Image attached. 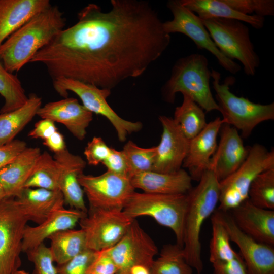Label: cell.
<instances>
[{"instance_id":"cell-44","label":"cell","mask_w":274,"mask_h":274,"mask_svg":"<svg viewBox=\"0 0 274 274\" xmlns=\"http://www.w3.org/2000/svg\"><path fill=\"white\" fill-rule=\"evenodd\" d=\"M212 265L213 274H248L239 254L231 260L214 263Z\"/></svg>"},{"instance_id":"cell-41","label":"cell","mask_w":274,"mask_h":274,"mask_svg":"<svg viewBox=\"0 0 274 274\" xmlns=\"http://www.w3.org/2000/svg\"><path fill=\"white\" fill-rule=\"evenodd\" d=\"M107 171L129 177V167L126 158L122 151L114 148L107 158L102 163Z\"/></svg>"},{"instance_id":"cell-8","label":"cell","mask_w":274,"mask_h":274,"mask_svg":"<svg viewBox=\"0 0 274 274\" xmlns=\"http://www.w3.org/2000/svg\"><path fill=\"white\" fill-rule=\"evenodd\" d=\"M274 168L273 149L268 151L255 144L249 148L243 164L234 173L219 182V206L217 210L228 212L248 198L250 186L261 173Z\"/></svg>"},{"instance_id":"cell-42","label":"cell","mask_w":274,"mask_h":274,"mask_svg":"<svg viewBox=\"0 0 274 274\" xmlns=\"http://www.w3.org/2000/svg\"><path fill=\"white\" fill-rule=\"evenodd\" d=\"M118 269L111 257L104 250L97 255L89 267L87 274H116Z\"/></svg>"},{"instance_id":"cell-16","label":"cell","mask_w":274,"mask_h":274,"mask_svg":"<svg viewBox=\"0 0 274 274\" xmlns=\"http://www.w3.org/2000/svg\"><path fill=\"white\" fill-rule=\"evenodd\" d=\"M163 131L156 146L152 171L172 173L181 168L186 156L189 140L184 135L173 118L160 116Z\"/></svg>"},{"instance_id":"cell-23","label":"cell","mask_w":274,"mask_h":274,"mask_svg":"<svg viewBox=\"0 0 274 274\" xmlns=\"http://www.w3.org/2000/svg\"><path fill=\"white\" fill-rule=\"evenodd\" d=\"M133 187L144 192L163 194H187L192 189V178L184 169L172 173L148 171L130 177Z\"/></svg>"},{"instance_id":"cell-2","label":"cell","mask_w":274,"mask_h":274,"mask_svg":"<svg viewBox=\"0 0 274 274\" xmlns=\"http://www.w3.org/2000/svg\"><path fill=\"white\" fill-rule=\"evenodd\" d=\"M65 24L66 19L56 5L51 4L33 16L0 45V60L5 68L11 73L19 71Z\"/></svg>"},{"instance_id":"cell-11","label":"cell","mask_w":274,"mask_h":274,"mask_svg":"<svg viewBox=\"0 0 274 274\" xmlns=\"http://www.w3.org/2000/svg\"><path fill=\"white\" fill-rule=\"evenodd\" d=\"M133 219L122 209H88L79 224L88 249L100 251L111 248L123 236Z\"/></svg>"},{"instance_id":"cell-47","label":"cell","mask_w":274,"mask_h":274,"mask_svg":"<svg viewBox=\"0 0 274 274\" xmlns=\"http://www.w3.org/2000/svg\"><path fill=\"white\" fill-rule=\"evenodd\" d=\"M129 274H150V269L148 267L141 265H136L130 268Z\"/></svg>"},{"instance_id":"cell-48","label":"cell","mask_w":274,"mask_h":274,"mask_svg":"<svg viewBox=\"0 0 274 274\" xmlns=\"http://www.w3.org/2000/svg\"><path fill=\"white\" fill-rule=\"evenodd\" d=\"M5 197H7L6 193L5 192V191L3 189L2 185H1L0 183V201L3 199L4 198H5Z\"/></svg>"},{"instance_id":"cell-7","label":"cell","mask_w":274,"mask_h":274,"mask_svg":"<svg viewBox=\"0 0 274 274\" xmlns=\"http://www.w3.org/2000/svg\"><path fill=\"white\" fill-rule=\"evenodd\" d=\"M201 20L221 52L231 60L239 61L247 76H254L260 65V58L251 41L249 27L243 22L232 19Z\"/></svg>"},{"instance_id":"cell-34","label":"cell","mask_w":274,"mask_h":274,"mask_svg":"<svg viewBox=\"0 0 274 274\" xmlns=\"http://www.w3.org/2000/svg\"><path fill=\"white\" fill-rule=\"evenodd\" d=\"M212 236L210 244V261L212 264L235 258L238 253L231 247L228 233L214 212L211 218Z\"/></svg>"},{"instance_id":"cell-21","label":"cell","mask_w":274,"mask_h":274,"mask_svg":"<svg viewBox=\"0 0 274 274\" xmlns=\"http://www.w3.org/2000/svg\"><path fill=\"white\" fill-rule=\"evenodd\" d=\"M228 212L243 232L259 242L273 246L274 210L256 207L247 199Z\"/></svg>"},{"instance_id":"cell-22","label":"cell","mask_w":274,"mask_h":274,"mask_svg":"<svg viewBox=\"0 0 274 274\" xmlns=\"http://www.w3.org/2000/svg\"><path fill=\"white\" fill-rule=\"evenodd\" d=\"M86 213L74 209H66L63 207L36 226H30L27 224L24 231L22 252L26 253L38 246L58 232L73 229Z\"/></svg>"},{"instance_id":"cell-49","label":"cell","mask_w":274,"mask_h":274,"mask_svg":"<svg viewBox=\"0 0 274 274\" xmlns=\"http://www.w3.org/2000/svg\"><path fill=\"white\" fill-rule=\"evenodd\" d=\"M13 274H29V273L24 270L19 269L15 272Z\"/></svg>"},{"instance_id":"cell-1","label":"cell","mask_w":274,"mask_h":274,"mask_svg":"<svg viewBox=\"0 0 274 274\" xmlns=\"http://www.w3.org/2000/svg\"><path fill=\"white\" fill-rule=\"evenodd\" d=\"M103 10L89 4L77 21L39 50L30 63L43 64L52 80L66 78L111 90L141 76L164 52L170 36L150 3L111 0Z\"/></svg>"},{"instance_id":"cell-50","label":"cell","mask_w":274,"mask_h":274,"mask_svg":"<svg viewBox=\"0 0 274 274\" xmlns=\"http://www.w3.org/2000/svg\"><path fill=\"white\" fill-rule=\"evenodd\" d=\"M116 274H125V273H117Z\"/></svg>"},{"instance_id":"cell-35","label":"cell","mask_w":274,"mask_h":274,"mask_svg":"<svg viewBox=\"0 0 274 274\" xmlns=\"http://www.w3.org/2000/svg\"><path fill=\"white\" fill-rule=\"evenodd\" d=\"M248 199L256 207L274 210V168L261 173L254 179L249 189Z\"/></svg>"},{"instance_id":"cell-10","label":"cell","mask_w":274,"mask_h":274,"mask_svg":"<svg viewBox=\"0 0 274 274\" xmlns=\"http://www.w3.org/2000/svg\"><path fill=\"white\" fill-rule=\"evenodd\" d=\"M28 221L16 198L7 197L0 201V274H13L19 270Z\"/></svg>"},{"instance_id":"cell-5","label":"cell","mask_w":274,"mask_h":274,"mask_svg":"<svg viewBox=\"0 0 274 274\" xmlns=\"http://www.w3.org/2000/svg\"><path fill=\"white\" fill-rule=\"evenodd\" d=\"M211 78L224 123L240 130L242 137L248 138L259 123L274 119L273 102L266 105L254 103L234 94L229 88L235 82V79L232 76L226 77L221 83V74L212 69Z\"/></svg>"},{"instance_id":"cell-40","label":"cell","mask_w":274,"mask_h":274,"mask_svg":"<svg viewBox=\"0 0 274 274\" xmlns=\"http://www.w3.org/2000/svg\"><path fill=\"white\" fill-rule=\"evenodd\" d=\"M111 149L101 137L94 136L87 143L84 154L89 165L96 166L107 158Z\"/></svg>"},{"instance_id":"cell-25","label":"cell","mask_w":274,"mask_h":274,"mask_svg":"<svg viewBox=\"0 0 274 274\" xmlns=\"http://www.w3.org/2000/svg\"><path fill=\"white\" fill-rule=\"evenodd\" d=\"M16 198L28 220L37 224L64 204L63 195L59 190L25 188Z\"/></svg>"},{"instance_id":"cell-15","label":"cell","mask_w":274,"mask_h":274,"mask_svg":"<svg viewBox=\"0 0 274 274\" xmlns=\"http://www.w3.org/2000/svg\"><path fill=\"white\" fill-rule=\"evenodd\" d=\"M215 212L226 229L230 241L239 249L248 274H274V248L259 242L238 228L229 212Z\"/></svg>"},{"instance_id":"cell-30","label":"cell","mask_w":274,"mask_h":274,"mask_svg":"<svg viewBox=\"0 0 274 274\" xmlns=\"http://www.w3.org/2000/svg\"><path fill=\"white\" fill-rule=\"evenodd\" d=\"M183 96V102L176 107L173 119L184 135L190 140L197 135L208 123L203 110L188 96Z\"/></svg>"},{"instance_id":"cell-43","label":"cell","mask_w":274,"mask_h":274,"mask_svg":"<svg viewBox=\"0 0 274 274\" xmlns=\"http://www.w3.org/2000/svg\"><path fill=\"white\" fill-rule=\"evenodd\" d=\"M27 147L26 142L20 140L0 145V169L13 161Z\"/></svg>"},{"instance_id":"cell-4","label":"cell","mask_w":274,"mask_h":274,"mask_svg":"<svg viewBox=\"0 0 274 274\" xmlns=\"http://www.w3.org/2000/svg\"><path fill=\"white\" fill-rule=\"evenodd\" d=\"M211 71L206 57L194 53L179 58L173 66L170 76L163 85L161 93L167 102H175L176 95L181 93L192 98L206 112L220 111L211 92Z\"/></svg>"},{"instance_id":"cell-19","label":"cell","mask_w":274,"mask_h":274,"mask_svg":"<svg viewBox=\"0 0 274 274\" xmlns=\"http://www.w3.org/2000/svg\"><path fill=\"white\" fill-rule=\"evenodd\" d=\"M53 158L59 168V190L64 204L72 209L87 213L84 191L79 182V176L83 173L86 162L80 156L74 155L66 148L54 154Z\"/></svg>"},{"instance_id":"cell-27","label":"cell","mask_w":274,"mask_h":274,"mask_svg":"<svg viewBox=\"0 0 274 274\" xmlns=\"http://www.w3.org/2000/svg\"><path fill=\"white\" fill-rule=\"evenodd\" d=\"M182 4L201 19L221 18L237 20L249 24L256 29L264 25L265 18L256 15H247L231 8L223 0H181Z\"/></svg>"},{"instance_id":"cell-29","label":"cell","mask_w":274,"mask_h":274,"mask_svg":"<svg viewBox=\"0 0 274 274\" xmlns=\"http://www.w3.org/2000/svg\"><path fill=\"white\" fill-rule=\"evenodd\" d=\"M54 262L63 264L88 249L85 233L81 229H70L58 232L48 238Z\"/></svg>"},{"instance_id":"cell-33","label":"cell","mask_w":274,"mask_h":274,"mask_svg":"<svg viewBox=\"0 0 274 274\" xmlns=\"http://www.w3.org/2000/svg\"><path fill=\"white\" fill-rule=\"evenodd\" d=\"M0 95L4 99L0 113L11 112L21 107L28 99L19 79L8 72L1 60Z\"/></svg>"},{"instance_id":"cell-6","label":"cell","mask_w":274,"mask_h":274,"mask_svg":"<svg viewBox=\"0 0 274 274\" xmlns=\"http://www.w3.org/2000/svg\"><path fill=\"white\" fill-rule=\"evenodd\" d=\"M188 194H163L136 192L131 195L123 210L132 219L150 216L158 224L170 229L176 244L183 247V226Z\"/></svg>"},{"instance_id":"cell-3","label":"cell","mask_w":274,"mask_h":274,"mask_svg":"<svg viewBox=\"0 0 274 274\" xmlns=\"http://www.w3.org/2000/svg\"><path fill=\"white\" fill-rule=\"evenodd\" d=\"M198 181V185L187 193L183 249L187 262L195 269L197 274H201L203 264L201 257V229L219 203L220 187L219 181L211 169L204 171Z\"/></svg>"},{"instance_id":"cell-26","label":"cell","mask_w":274,"mask_h":274,"mask_svg":"<svg viewBox=\"0 0 274 274\" xmlns=\"http://www.w3.org/2000/svg\"><path fill=\"white\" fill-rule=\"evenodd\" d=\"M41 154L38 147H27L13 161L0 169V183L7 197H17L24 188Z\"/></svg>"},{"instance_id":"cell-31","label":"cell","mask_w":274,"mask_h":274,"mask_svg":"<svg viewBox=\"0 0 274 274\" xmlns=\"http://www.w3.org/2000/svg\"><path fill=\"white\" fill-rule=\"evenodd\" d=\"M59 168L56 161L45 151L41 153L38 159L32 173L24 184V188L59 191Z\"/></svg>"},{"instance_id":"cell-13","label":"cell","mask_w":274,"mask_h":274,"mask_svg":"<svg viewBox=\"0 0 274 274\" xmlns=\"http://www.w3.org/2000/svg\"><path fill=\"white\" fill-rule=\"evenodd\" d=\"M90 208L123 210L135 191L130 178L107 171L98 176H79Z\"/></svg>"},{"instance_id":"cell-17","label":"cell","mask_w":274,"mask_h":274,"mask_svg":"<svg viewBox=\"0 0 274 274\" xmlns=\"http://www.w3.org/2000/svg\"><path fill=\"white\" fill-rule=\"evenodd\" d=\"M220 140L211 160L212 169L219 182L234 173L246 159L249 148L234 127L224 123L220 129Z\"/></svg>"},{"instance_id":"cell-14","label":"cell","mask_w":274,"mask_h":274,"mask_svg":"<svg viewBox=\"0 0 274 274\" xmlns=\"http://www.w3.org/2000/svg\"><path fill=\"white\" fill-rule=\"evenodd\" d=\"M111 257L118 273L129 274L130 268L136 265L150 270L158 250L155 242L133 219L127 231L114 246L104 250Z\"/></svg>"},{"instance_id":"cell-36","label":"cell","mask_w":274,"mask_h":274,"mask_svg":"<svg viewBox=\"0 0 274 274\" xmlns=\"http://www.w3.org/2000/svg\"><path fill=\"white\" fill-rule=\"evenodd\" d=\"M122 151L127 161L129 178L136 173L153 170L156 146L142 148L129 141L124 146Z\"/></svg>"},{"instance_id":"cell-38","label":"cell","mask_w":274,"mask_h":274,"mask_svg":"<svg viewBox=\"0 0 274 274\" xmlns=\"http://www.w3.org/2000/svg\"><path fill=\"white\" fill-rule=\"evenodd\" d=\"M26 253L34 265V274H58L50 248L44 243Z\"/></svg>"},{"instance_id":"cell-28","label":"cell","mask_w":274,"mask_h":274,"mask_svg":"<svg viewBox=\"0 0 274 274\" xmlns=\"http://www.w3.org/2000/svg\"><path fill=\"white\" fill-rule=\"evenodd\" d=\"M41 106V98L31 93L21 107L11 112L0 113V145L14 140L16 136L37 115Z\"/></svg>"},{"instance_id":"cell-24","label":"cell","mask_w":274,"mask_h":274,"mask_svg":"<svg viewBox=\"0 0 274 274\" xmlns=\"http://www.w3.org/2000/svg\"><path fill=\"white\" fill-rule=\"evenodd\" d=\"M50 5L49 0H0V45L33 16Z\"/></svg>"},{"instance_id":"cell-20","label":"cell","mask_w":274,"mask_h":274,"mask_svg":"<svg viewBox=\"0 0 274 274\" xmlns=\"http://www.w3.org/2000/svg\"><path fill=\"white\" fill-rule=\"evenodd\" d=\"M224 122L220 117L207 124L195 137L189 140L188 152L182 166L189 170L192 179L199 181L210 168L211 158L217 147V136Z\"/></svg>"},{"instance_id":"cell-39","label":"cell","mask_w":274,"mask_h":274,"mask_svg":"<svg viewBox=\"0 0 274 274\" xmlns=\"http://www.w3.org/2000/svg\"><path fill=\"white\" fill-rule=\"evenodd\" d=\"M98 252L86 249L71 260L57 265L58 274H87Z\"/></svg>"},{"instance_id":"cell-46","label":"cell","mask_w":274,"mask_h":274,"mask_svg":"<svg viewBox=\"0 0 274 274\" xmlns=\"http://www.w3.org/2000/svg\"><path fill=\"white\" fill-rule=\"evenodd\" d=\"M43 144L54 154L66 148L64 138L58 130L44 141Z\"/></svg>"},{"instance_id":"cell-32","label":"cell","mask_w":274,"mask_h":274,"mask_svg":"<svg viewBox=\"0 0 274 274\" xmlns=\"http://www.w3.org/2000/svg\"><path fill=\"white\" fill-rule=\"evenodd\" d=\"M150 274H192L193 268L187 262L183 248L176 243L163 246L159 257L154 259Z\"/></svg>"},{"instance_id":"cell-45","label":"cell","mask_w":274,"mask_h":274,"mask_svg":"<svg viewBox=\"0 0 274 274\" xmlns=\"http://www.w3.org/2000/svg\"><path fill=\"white\" fill-rule=\"evenodd\" d=\"M57 130L54 121L47 119H42L36 123L33 128L28 133V136L32 139H40L44 141Z\"/></svg>"},{"instance_id":"cell-37","label":"cell","mask_w":274,"mask_h":274,"mask_svg":"<svg viewBox=\"0 0 274 274\" xmlns=\"http://www.w3.org/2000/svg\"><path fill=\"white\" fill-rule=\"evenodd\" d=\"M235 11L247 15H274L273 0H223Z\"/></svg>"},{"instance_id":"cell-9","label":"cell","mask_w":274,"mask_h":274,"mask_svg":"<svg viewBox=\"0 0 274 274\" xmlns=\"http://www.w3.org/2000/svg\"><path fill=\"white\" fill-rule=\"evenodd\" d=\"M52 82L54 89L61 96L66 98L68 92H73L80 98L86 109L106 118L115 128L120 141L124 142L127 135L142 129L141 122L123 119L110 107L107 99L111 90L66 78H57Z\"/></svg>"},{"instance_id":"cell-18","label":"cell","mask_w":274,"mask_h":274,"mask_svg":"<svg viewBox=\"0 0 274 274\" xmlns=\"http://www.w3.org/2000/svg\"><path fill=\"white\" fill-rule=\"evenodd\" d=\"M41 119H47L63 125L78 140L82 141L93 120V113L72 97L46 103L37 112Z\"/></svg>"},{"instance_id":"cell-12","label":"cell","mask_w":274,"mask_h":274,"mask_svg":"<svg viewBox=\"0 0 274 274\" xmlns=\"http://www.w3.org/2000/svg\"><path fill=\"white\" fill-rule=\"evenodd\" d=\"M166 6L173 15L172 20L163 22V29L167 33H180L186 36L198 49H205L213 54L226 71L232 74L241 71V65L221 52L200 18L184 6L181 0H169Z\"/></svg>"}]
</instances>
